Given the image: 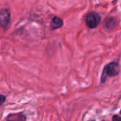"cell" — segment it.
<instances>
[{"instance_id":"obj_2","label":"cell","mask_w":121,"mask_h":121,"mask_svg":"<svg viewBox=\"0 0 121 121\" xmlns=\"http://www.w3.org/2000/svg\"><path fill=\"white\" fill-rule=\"evenodd\" d=\"M101 20L100 16L95 12H90L86 15V23L90 29H94L98 26Z\"/></svg>"},{"instance_id":"obj_8","label":"cell","mask_w":121,"mask_h":121,"mask_svg":"<svg viewBox=\"0 0 121 121\" xmlns=\"http://www.w3.org/2000/svg\"><path fill=\"white\" fill-rule=\"evenodd\" d=\"M120 113H121V110H120Z\"/></svg>"},{"instance_id":"obj_7","label":"cell","mask_w":121,"mask_h":121,"mask_svg":"<svg viewBox=\"0 0 121 121\" xmlns=\"http://www.w3.org/2000/svg\"><path fill=\"white\" fill-rule=\"evenodd\" d=\"M112 121H121V117L118 115H114L112 117Z\"/></svg>"},{"instance_id":"obj_3","label":"cell","mask_w":121,"mask_h":121,"mask_svg":"<svg viewBox=\"0 0 121 121\" xmlns=\"http://www.w3.org/2000/svg\"><path fill=\"white\" fill-rule=\"evenodd\" d=\"M11 22V12L9 9L3 8L0 10V26L6 29L9 26Z\"/></svg>"},{"instance_id":"obj_1","label":"cell","mask_w":121,"mask_h":121,"mask_svg":"<svg viewBox=\"0 0 121 121\" xmlns=\"http://www.w3.org/2000/svg\"><path fill=\"white\" fill-rule=\"evenodd\" d=\"M119 73V65L117 63L112 62L107 65L102 73L101 76V82L103 83L106 81L108 77L115 76Z\"/></svg>"},{"instance_id":"obj_4","label":"cell","mask_w":121,"mask_h":121,"mask_svg":"<svg viewBox=\"0 0 121 121\" xmlns=\"http://www.w3.org/2000/svg\"><path fill=\"white\" fill-rule=\"evenodd\" d=\"M63 26H64V21L60 18L57 17H54L52 19L51 22V28L53 30L60 29V28H61Z\"/></svg>"},{"instance_id":"obj_6","label":"cell","mask_w":121,"mask_h":121,"mask_svg":"<svg viewBox=\"0 0 121 121\" xmlns=\"http://www.w3.org/2000/svg\"><path fill=\"white\" fill-rule=\"evenodd\" d=\"M5 99H6V97L3 95H0V106H1L3 103L5 101Z\"/></svg>"},{"instance_id":"obj_5","label":"cell","mask_w":121,"mask_h":121,"mask_svg":"<svg viewBox=\"0 0 121 121\" xmlns=\"http://www.w3.org/2000/svg\"><path fill=\"white\" fill-rule=\"evenodd\" d=\"M115 24V21H114L112 19H108V20L105 22L106 26H107L108 28H110V29H112Z\"/></svg>"}]
</instances>
